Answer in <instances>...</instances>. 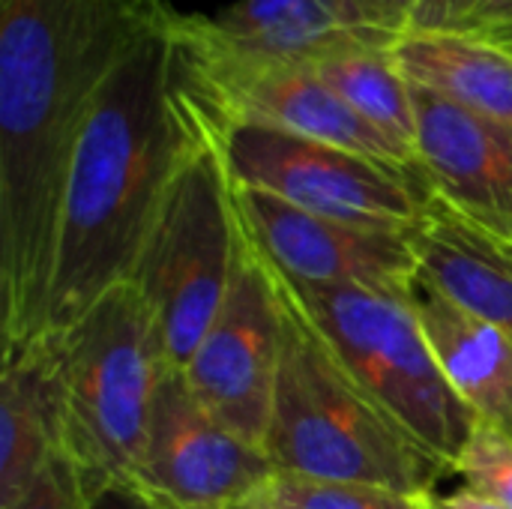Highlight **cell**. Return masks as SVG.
<instances>
[{
  "label": "cell",
  "mask_w": 512,
  "mask_h": 509,
  "mask_svg": "<svg viewBox=\"0 0 512 509\" xmlns=\"http://www.w3.org/2000/svg\"><path fill=\"white\" fill-rule=\"evenodd\" d=\"M165 0H0L3 345L45 336L54 237L87 111Z\"/></svg>",
  "instance_id": "obj_1"
},
{
  "label": "cell",
  "mask_w": 512,
  "mask_h": 509,
  "mask_svg": "<svg viewBox=\"0 0 512 509\" xmlns=\"http://www.w3.org/2000/svg\"><path fill=\"white\" fill-rule=\"evenodd\" d=\"M174 6L123 51L75 141L54 237L45 336L132 279L162 198L204 120L177 69Z\"/></svg>",
  "instance_id": "obj_2"
},
{
  "label": "cell",
  "mask_w": 512,
  "mask_h": 509,
  "mask_svg": "<svg viewBox=\"0 0 512 509\" xmlns=\"http://www.w3.org/2000/svg\"><path fill=\"white\" fill-rule=\"evenodd\" d=\"M276 294L282 303V354L264 435L273 468L306 480L372 483L402 495H432L450 468L348 378L279 285Z\"/></svg>",
  "instance_id": "obj_3"
},
{
  "label": "cell",
  "mask_w": 512,
  "mask_h": 509,
  "mask_svg": "<svg viewBox=\"0 0 512 509\" xmlns=\"http://www.w3.org/2000/svg\"><path fill=\"white\" fill-rule=\"evenodd\" d=\"M267 267L348 378L453 474L477 417L447 384L420 327L414 294L309 285L279 273L270 261Z\"/></svg>",
  "instance_id": "obj_4"
},
{
  "label": "cell",
  "mask_w": 512,
  "mask_h": 509,
  "mask_svg": "<svg viewBox=\"0 0 512 509\" xmlns=\"http://www.w3.org/2000/svg\"><path fill=\"white\" fill-rule=\"evenodd\" d=\"M237 237L234 180L219 135L204 120L129 279L153 318L168 369L183 372L216 321L231 288Z\"/></svg>",
  "instance_id": "obj_5"
},
{
  "label": "cell",
  "mask_w": 512,
  "mask_h": 509,
  "mask_svg": "<svg viewBox=\"0 0 512 509\" xmlns=\"http://www.w3.org/2000/svg\"><path fill=\"white\" fill-rule=\"evenodd\" d=\"M51 339L60 366L63 453L90 477L129 483L168 369L141 294L123 282Z\"/></svg>",
  "instance_id": "obj_6"
},
{
  "label": "cell",
  "mask_w": 512,
  "mask_h": 509,
  "mask_svg": "<svg viewBox=\"0 0 512 509\" xmlns=\"http://www.w3.org/2000/svg\"><path fill=\"white\" fill-rule=\"evenodd\" d=\"M174 39L183 90L213 129L267 126L417 168L306 63L243 51L210 27V15L198 12H174Z\"/></svg>",
  "instance_id": "obj_7"
},
{
  "label": "cell",
  "mask_w": 512,
  "mask_h": 509,
  "mask_svg": "<svg viewBox=\"0 0 512 509\" xmlns=\"http://www.w3.org/2000/svg\"><path fill=\"white\" fill-rule=\"evenodd\" d=\"M219 135L228 174L237 186L267 192L297 210L369 225L414 231L432 207V186L414 165L372 159L336 144L267 126H228Z\"/></svg>",
  "instance_id": "obj_8"
},
{
  "label": "cell",
  "mask_w": 512,
  "mask_h": 509,
  "mask_svg": "<svg viewBox=\"0 0 512 509\" xmlns=\"http://www.w3.org/2000/svg\"><path fill=\"white\" fill-rule=\"evenodd\" d=\"M279 354L282 303L264 255L240 225L228 297L183 378L222 426L264 450Z\"/></svg>",
  "instance_id": "obj_9"
},
{
  "label": "cell",
  "mask_w": 512,
  "mask_h": 509,
  "mask_svg": "<svg viewBox=\"0 0 512 509\" xmlns=\"http://www.w3.org/2000/svg\"><path fill=\"white\" fill-rule=\"evenodd\" d=\"M276 474L261 447L198 402L180 369H165L129 486L165 509H219L255 501Z\"/></svg>",
  "instance_id": "obj_10"
},
{
  "label": "cell",
  "mask_w": 512,
  "mask_h": 509,
  "mask_svg": "<svg viewBox=\"0 0 512 509\" xmlns=\"http://www.w3.org/2000/svg\"><path fill=\"white\" fill-rule=\"evenodd\" d=\"M234 207L258 252L297 282L399 297H411L420 282L414 231L324 219L237 183Z\"/></svg>",
  "instance_id": "obj_11"
},
{
  "label": "cell",
  "mask_w": 512,
  "mask_h": 509,
  "mask_svg": "<svg viewBox=\"0 0 512 509\" xmlns=\"http://www.w3.org/2000/svg\"><path fill=\"white\" fill-rule=\"evenodd\" d=\"M414 156L432 195L471 228L512 246V123L411 84Z\"/></svg>",
  "instance_id": "obj_12"
},
{
  "label": "cell",
  "mask_w": 512,
  "mask_h": 509,
  "mask_svg": "<svg viewBox=\"0 0 512 509\" xmlns=\"http://www.w3.org/2000/svg\"><path fill=\"white\" fill-rule=\"evenodd\" d=\"M414 0H237L210 18L231 45L306 63L333 48H393Z\"/></svg>",
  "instance_id": "obj_13"
},
{
  "label": "cell",
  "mask_w": 512,
  "mask_h": 509,
  "mask_svg": "<svg viewBox=\"0 0 512 509\" xmlns=\"http://www.w3.org/2000/svg\"><path fill=\"white\" fill-rule=\"evenodd\" d=\"M57 453H63L57 345L51 336L27 345H3L0 509L15 507Z\"/></svg>",
  "instance_id": "obj_14"
},
{
  "label": "cell",
  "mask_w": 512,
  "mask_h": 509,
  "mask_svg": "<svg viewBox=\"0 0 512 509\" xmlns=\"http://www.w3.org/2000/svg\"><path fill=\"white\" fill-rule=\"evenodd\" d=\"M414 309L426 342L465 408L477 423L512 432V339L441 294L423 276L414 288Z\"/></svg>",
  "instance_id": "obj_15"
},
{
  "label": "cell",
  "mask_w": 512,
  "mask_h": 509,
  "mask_svg": "<svg viewBox=\"0 0 512 509\" xmlns=\"http://www.w3.org/2000/svg\"><path fill=\"white\" fill-rule=\"evenodd\" d=\"M420 276L450 300L492 321L512 339V255L507 246L459 219L432 198L420 228H414Z\"/></svg>",
  "instance_id": "obj_16"
},
{
  "label": "cell",
  "mask_w": 512,
  "mask_h": 509,
  "mask_svg": "<svg viewBox=\"0 0 512 509\" xmlns=\"http://www.w3.org/2000/svg\"><path fill=\"white\" fill-rule=\"evenodd\" d=\"M399 72L468 111L512 123V51L462 33H405L390 48Z\"/></svg>",
  "instance_id": "obj_17"
},
{
  "label": "cell",
  "mask_w": 512,
  "mask_h": 509,
  "mask_svg": "<svg viewBox=\"0 0 512 509\" xmlns=\"http://www.w3.org/2000/svg\"><path fill=\"white\" fill-rule=\"evenodd\" d=\"M306 66L354 114H360L417 162V114L411 81L399 72L390 48H333L306 60Z\"/></svg>",
  "instance_id": "obj_18"
},
{
  "label": "cell",
  "mask_w": 512,
  "mask_h": 509,
  "mask_svg": "<svg viewBox=\"0 0 512 509\" xmlns=\"http://www.w3.org/2000/svg\"><path fill=\"white\" fill-rule=\"evenodd\" d=\"M426 498L402 495L372 483H333V480L276 474L258 492L255 501L279 509H429Z\"/></svg>",
  "instance_id": "obj_19"
},
{
  "label": "cell",
  "mask_w": 512,
  "mask_h": 509,
  "mask_svg": "<svg viewBox=\"0 0 512 509\" xmlns=\"http://www.w3.org/2000/svg\"><path fill=\"white\" fill-rule=\"evenodd\" d=\"M453 474L465 480V489L512 509V432L477 423L453 465Z\"/></svg>",
  "instance_id": "obj_20"
},
{
  "label": "cell",
  "mask_w": 512,
  "mask_h": 509,
  "mask_svg": "<svg viewBox=\"0 0 512 509\" xmlns=\"http://www.w3.org/2000/svg\"><path fill=\"white\" fill-rule=\"evenodd\" d=\"M9 509H90L87 477L66 453H57Z\"/></svg>",
  "instance_id": "obj_21"
},
{
  "label": "cell",
  "mask_w": 512,
  "mask_h": 509,
  "mask_svg": "<svg viewBox=\"0 0 512 509\" xmlns=\"http://www.w3.org/2000/svg\"><path fill=\"white\" fill-rule=\"evenodd\" d=\"M483 0H414L408 12V33L462 30Z\"/></svg>",
  "instance_id": "obj_22"
},
{
  "label": "cell",
  "mask_w": 512,
  "mask_h": 509,
  "mask_svg": "<svg viewBox=\"0 0 512 509\" xmlns=\"http://www.w3.org/2000/svg\"><path fill=\"white\" fill-rule=\"evenodd\" d=\"M462 33L489 39L512 51V0H483L465 21Z\"/></svg>",
  "instance_id": "obj_23"
},
{
  "label": "cell",
  "mask_w": 512,
  "mask_h": 509,
  "mask_svg": "<svg viewBox=\"0 0 512 509\" xmlns=\"http://www.w3.org/2000/svg\"><path fill=\"white\" fill-rule=\"evenodd\" d=\"M84 477H87L90 509H165L123 480H105V477H90V474Z\"/></svg>",
  "instance_id": "obj_24"
},
{
  "label": "cell",
  "mask_w": 512,
  "mask_h": 509,
  "mask_svg": "<svg viewBox=\"0 0 512 509\" xmlns=\"http://www.w3.org/2000/svg\"><path fill=\"white\" fill-rule=\"evenodd\" d=\"M429 509H507L471 489H462V492H453V495H429Z\"/></svg>",
  "instance_id": "obj_25"
},
{
  "label": "cell",
  "mask_w": 512,
  "mask_h": 509,
  "mask_svg": "<svg viewBox=\"0 0 512 509\" xmlns=\"http://www.w3.org/2000/svg\"><path fill=\"white\" fill-rule=\"evenodd\" d=\"M219 509H258V507H255V504L249 501V504H234V507H219Z\"/></svg>",
  "instance_id": "obj_26"
},
{
  "label": "cell",
  "mask_w": 512,
  "mask_h": 509,
  "mask_svg": "<svg viewBox=\"0 0 512 509\" xmlns=\"http://www.w3.org/2000/svg\"><path fill=\"white\" fill-rule=\"evenodd\" d=\"M252 504H255L258 509H279V507H273V504H264V501H252Z\"/></svg>",
  "instance_id": "obj_27"
},
{
  "label": "cell",
  "mask_w": 512,
  "mask_h": 509,
  "mask_svg": "<svg viewBox=\"0 0 512 509\" xmlns=\"http://www.w3.org/2000/svg\"><path fill=\"white\" fill-rule=\"evenodd\" d=\"M507 249H510V255H512V246H507Z\"/></svg>",
  "instance_id": "obj_28"
}]
</instances>
